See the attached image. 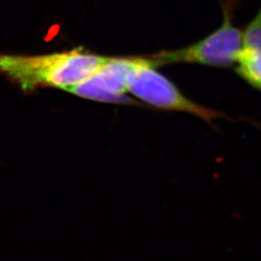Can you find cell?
<instances>
[{
	"label": "cell",
	"instance_id": "277c9868",
	"mask_svg": "<svg viewBox=\"0 0 261 261\" xmlns=\"http://www.w3.org/2000/svg\"><path fill=\"white\" fill-rule=\"evenodd\" d=\"M141 58H111L88 80L71 87L68 91L97 102L133 103L125 97L129 76Z\"/></svg>",
	"mask_w": 261,
	"mask_h": 261
},
{
	"label": "cell",
	"instance_id": "7a4b0ae2",
	"mask_svg": "<svg viewBox=\"0 0 261 261\" xmlns=\"http://www.w3.org/2000/svg\"><path fill=\"white\" fill-rule=\"evenodd\" d=\"M244 49L243 32L234 27L227 10L222 25L207 37L188 47L162 51L150 57L154 66L196 63L227 67L238 62Z\"/></svg>",
	"mask_w": 261,
	"mask_h": 261
},
{
	"label": "cell",
	"instance_id": "8992f818",
	"mask_svg": "<svg viewBox=\"0 0 261 261\" xmlns=\"http://www.w3.org/2000/svg\"><path fill=\"white\" fill-rule=\"evenodd\" d=\"M243 44L244 50L261 51V7L243 33Z\"/></svg>",
	"mask_w": 261,
	"mask_h": 261
},
{
	"label": "cell",
	"instance_id": "6da1fadb",
	"mask_svg": "<svg viewBox=\"0 0 261 261\" xmlns=\"http://www.w3.org/2000/svg\"><path fill=\"white\" fill-rule=\"evenodd\" d=\"M108 58L81 49L47 56H0V72L25 90L39 85L69 90L92 76Z\"/></svg>",
	"mask_w": 261,
	"mask_h": 261
},
{
	"label": "cell",
	"instance_id": "52a82bcc",
	"mask_svg": "<svg viewBox=\"0 0 261 261\" xmlns=\"http://www.w3.org/2000/svg\"><path fill=\"white\" fill-rule=\"evenodd\" d=\"M260 89H261V88H260Z\"/></svg>",
	"mask_w": 261,
	"mask_h": 261
},
{
	"label": "cell",
	"instance_id": "5b68a950",
	"mask_svg": "<svg viewBox=\"0 0 261 261\" xmlns=\"http://www.w3.org/2000/svg\"><path fill=\"white\" fill-rule=\"evenodd\" d=\"M238 73L252 84L254 87L261 88V51L253 53L243 49L237 62Z\"/></svg>",
	"mask_w": 261,
	"mask_h": 261
},
{
	"label": "cell",
	"instance_id": "3957f363",
	"mask_svg": "<svg viewBox=\"0 0 261 261\" xmlns=\"http://www.w3.org/2000/svg\"><path fill=\"white\" fill-rule=\"evenodd\" d=\"M128 92L157 109L191 113L210 124L224 117L223 113L188 99L169 80L157 72L150 58H141L130 73Z\"/></svg>",
	"mask_w": 261,
	"mask_h": 261
}]
</instances>
